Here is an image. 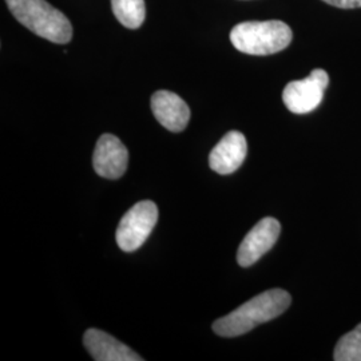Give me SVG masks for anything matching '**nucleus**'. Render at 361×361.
Instances as JSON below:
<instances>
[{
	"instance_id": "nucleus-1",
	"label": "nucleus",
	"mask_w": 361,
	"mask_h": 361,
	"mask_svg": "<svg viewBox=\"0 0 361 361\" xmlns=\"http://www.w3.org/2000/svg\"><path fill=\"white\" fill-rule=\"evenodd\" d=\"M290 302L292 297L284 289L267 290L216 320L213 331L222 337L245 335L259 324L268 323L283 314Z\"/></svg>"
},
{
	"instance_id": "nucleus-2",
	"label": "nucleus",
	"mask_w": 361,
	"mask_h": 361,
	"mask_svg": "<svg viewBox=\"0 0 361 361\" xmlns=\"http://www.w3.org/2000/svg\"><path fill=\"white\" fill-rule=\"evenodd\" d=\"M15 19L40 38L65 44L73 38V26L65 13L46 0H6Z\"/></svg>"
},
{
	"instance_id": "nucleus-3",
	"label": "nucleus",
	"mask_w": 361,
	"mask_h": 361,
	"mask_svg": "<svg viewBox=\"0 0 361 361\" xmlns=\"http://www.w3.org/2000/svg\"><path fill=\"white\" fill-rule=\"evenodd\" d=\"M292 38L290 27L281 20L244 22L231 31V42L238 51L257 56L283 51Z\"/></svg>"
},
{
	"instance_id": "nucleus-4",
	"label": "nucleus",
	"mask_w": 361,
	"mask_h": 361,
	"mask_svg": "<svg viewBox=\"0 0 361 361\" xmlns=\"http://www.w3.org/2000/svg\"><path fill=\"white\" fill-rule=\"evenodd\" d=\"M158 221V207L152 201H141L128 210L116 228V244L123 252L140 249Z\"/></svg>"
},
{
	"instance_id": "nucleus-5",
	"label": "nucleus",
	"mask_w": 361,
	"mask_h": 361,
	"mask_svg": "<svg viewBox=\"0 0 361 361\" xmlns=\"http://www.w3.org/2000/svg\"><path fill=\"white\" fill-rule=\"evenodd\" d=\"M328 85L329 75L326 71L316 68L310 73V77L288 83L283 91V101L289 111L307 114L322 104Z\"/></svg>"
},
{
	"instance_id": "nucleus-6",
	"label": "nucleus",
	"mask_w": 361,
	"mask_h": 361,
	"mask_svg": "<svg viewBox=\"0 0 361 361\" xmlns=\"http://www.w3.org/2000/svg\"><path fill=\"white\" fill-rule=\"evenodd\" d=\"M281 232L280 222L273 217H265L246 234L237 252V262L240 267L247 268L257 262L259 258L271 250L277 243Z\"/></svg>"
},
{
	"instance_id": "nucleus-7",
	"label": "nucleus",
	"mask_w": 361,
	"mask_h": 361,
	"mask_svg": "<svg viewBox=\"0 0 361 361\" xmlns=\"http://www.w3.org/2000/svg\"><path fill=\"white\" fill-rule=\"evenodd\" d=\"M129 152L113 134H104L95 146L92 166L99 177L107 180L121 178L128 169Z\"/></svg>"
},
{
	"instance_id": "nucleus-8",
	"label": "nucleus",
	"mask_w": 361,
	"mask_h": 361,
	"mask_svg": "<svg viewBox=\"0 0 361 361\" xmlns=\"http://www.w3.org/2000/svg\"><path fill=\"white\" fill-rule=\"evenodd\" d=\"M247 153L245 135L240 131H229L209 155L210 169L219 174H232L243 165Z\"/></svg>"
},
{
	"instance_id": "nucleus-9",
	"label": "nucleus",
	"mask_w": 361,
	"mask_h": 361,
	"mask_svg": "<svg viewBox=\"0 0 361 361\" xmlns=\"http://www.w3.org/2000/svg\"><path fill=\"white\" fill-rule=\"evenodd\" d=\"M152 110L155 119L169 131L180 133L186 129L190 119V109L177 94L159 90L152 97Z\"/></svg>"
},
{
	"instance_id": "nucleus-10",
	"label": "nucleus",
	"mask_w": 361,
	"mask_h": 361,
	"mask_svg": "<svg viewBox=\"0 0 361 361\" xmlns=\"http://www.w3.org/2000/svg\"><path fill=\"white\" fill-rule=\"evenodd\" d=\"M83 344L91 357L97 361H142L143 359L123 343L99 329H89L83 336Z\"/></svg>"
},
{
	"instance_id": "nucleus-11",
	"label": "nucleus",
	"mask_w": 361,
	"mask_h": 361,
	"mask_svg": "<svg viewBox=\"0 0 361 361\" xmlns=\"http://www.w3.org/2000/svg\"><path fill=\"white\" fill-rule=\"evenodd\" d=\"M111 7L122 26L130 30L142 26L146 18L145 0H111Z\"/></svg>"
},
{
	"instance_id": "nucleus-12",
	"label": "nucleus",
	"mask_w": 361,
	"mask_h": 361,
	"mask_svg": "<svg viewBox=\"0 0 361 361\" xmlns=\"http://www.w3.org/2000/svg\"><path fill=\"white\" fill-rule=\"evenodd\" d=\"M334 359L336 361H361V324L337 341Z\"/></svg>"
},
{
	"instance_id": "nucleus-13",
	"label": "nucleus",
	"mask_w": 361,
	"mask_h": 361,
	"mask_svg": "<svg viewBox=\"0 0 361 361\" xmlns=\"http://www.w3.org/2000/svg\"><path fill=\"white\" fill-rule=\"evenodd\" d=\"M329 6H334L337 8L343 10H350V8H361V0H323Z\"/></svg>"
}]
</instances>
